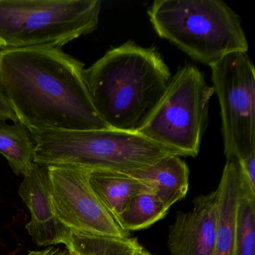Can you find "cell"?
<instances>
[{
    "instance_id": "cell-1",
    "label": "cell",
    "mask_w": 255,
    "mask_h": 255,
    "mask_svg": "<svg viewBox=\"0 0 255 255\" xmlns=\"http://www.w3.org/2000/svg\"><path fill=\"white\" fill-rule=\"evenodd\" d=\"M84 64L62 48L0 50V89L29 132L110 129L97 112Z\"/></svg>"
},
{
    "instance_id": "cell-2",
    "label": "cell",
    "mask_w": 255,
    "mask_h": 255,
    "mask_svg": "<svg viewBox=\"0 0 255 255\" xmlns=\"http://www.w3.org/2000/svg\"><path fill=\"white\" fill-rule=\"evenodd\" d=\"M92 102L109 128L137 132L166 91L171 73L159 52L129 41L85 69Z\"/></svg>"
},
{
    "instance_id": "cell-3",
    "label": "cell",
    "mask_w": 255,
    "mask_h": 255,
    "mask_svg": "<svg viewBox=\"0 0 255 255\" xmlns=\"http://www.w3.org/2000/svg\"><path fill=\"white\" fill-rule=\"evenodd\" d=\"M35 142L34 162L68 165L90 171L128 174L181 153L157 144L138 132L117 129L30 132Z\"/></svg>"
},
{
    "instance_id": "cell-4",
    "label": "cell",
    "mask_w": 255,
    "mask_h": 255,
    "mask_svg": "<svg viewBox=\"0 0 255 255\" xmlns=\"http://www.w3.org/2000/svg\"><path fill=\"white\" fill-rule=\"evenodd\" d=\"M160 38L208 65L249 45L237 14L220 0H156L148 11Z\"/></svg>"
},
{
    "instance_id": "cell-5",
    "label": "cell",
    "mask_w": 255,
    "mask_h": 255,
    "mask_svg": "<svg viewBox=\"0 0 255 255\" xmlns=\"http://www.w3.org/2000/svg\"><path fill=\"white\" fill-rule=\"evenodd\" d=\"M100 0H0V50L63 46L96 30Z\"/></svg>"
},
{
    "instance_id": "cell-6",
    "label": "cell",
    "mask_w": 255,
    "mask_h": 255,
    "mask_svg": "<svg viewBox=\"0 0 255 255\" xmlns=\"http://www.w3.org/2000/svg\"><path fill=\"white\" fill-rule=\"evenodd\" d=\"M213 86L192 65L180 68L138 133L157 144L195 157L208 118Z\"/></svg>"
},
{
    "instance_id": "cell-7",
    "label": "cell",
    "mask_w": 255,
    "mask_h": 255,
    "mask_svg": "<svg viewBox=\"0 0 255 255\" xmlns=\"http://www.w3.org/2000/svg\"><path fill=\"white\" fill-rule=\"evenodd\" d=\"M222 115L227 159L255 153V71L247 53H229L210 65Z\"/></svg>"
},
{
    "instance_id": "cell-8",
    "label": "cell",
    "mask_w": 255,
    "mask_h": 255,
    "mask_svg": "<svg viewBox=\"0 0 255 255\" xmlns=\"http://www.w3.org/2000/svg\"><path fill=\"white\" fill-rule=\"evenodd\" d=\"M48 167L53 212L73 232L127 237L97 197L90 184V171L78 167Z\"/></svg>"
},
{
    "instance_id": "cell-9",
    "label": "cell",
    "mask_w": 255,
    "mask_h": 255,
    "mask_svg": "<svg viewBox=\"0 0 255 255\" xmlns=\"http://www.w3.org/2000/svg\"><path fill=\"white\" fill-rule=\"evenodd\" d=\"M18 194L30 212L26 229L38 246H53L69 240L71 231L64 226L53 212L48 167L32 164L23 174Z\"/></svg>"
},
{
    "instance_id": "cell-10",
    "label": "cell",
    "mask_w": 255,
    "mask_h": 255,
    "mask_svg": "<svg viewBox=\"0 0 255 255\" xmlns=\"http://www.w3.org/2000/svg\"><path fill=\"white\" fill-rule=\"evenodd\" d=\"M218 223V192L201 195L187 212H178L170 228L171 255H213Z\"/></svg>"
},
{
    "instance_id": "cell-11",
    "label": "cell",
    "mask_w": 255,
    "mask_h": 255,
    "mask_svg": "<svg viewBox=\"0 0 255 255\" xmlns=\"http://www.w3.org/2000/svg\"><path fill=\"white\" fill-rule=\"evenodd\" d=\"M237 159H227L218 186V223L213 255H235L237 208L240 195Z\"/></svg>"
},
{
    "instance_id": "cell-12",
    "label": "cell",
    "mask_w": 255,
    "mask_h": 255,
    "mask_svg": "<svg viewBox=\"0 0 255 255\" xmlns=\"http://www.w3.org/2000/svg\"><path fill=\"white\" fill-rule=\"evenodd\" d=\"M127 174L141 182L168 209L184 198L189 190V168L180 156H167Z\"/></svg>"
},
{
    "instance_id": "cell-13",
    "label": "cell",
    "mask_w": 255,
    "mask_h": 255,
    "mask_svg": "<svg viewBox=\"0 0 255 255\" xmlns=\"http://www.w3.org/2000/svg\"><path fill=\"white\" fill-rule=\"evenodd\" d=\"M89 180L98 199L115 221L129 199L144 188L131 176L113 171H92Z\"/></svg>"
},
{
    "instance_id": "cell-14",
    "label": "cell",
    "mask_w": 255,
    "mask_h": 255,
    "mask_svg": "<svg viewBox=\"0 0 255 255\" xmlns=\"http://www.w3.org/2000/svg\"><path fill=\"white\" fill-rule=\"evenodd\" d=\"M35 142L29 129L20 122L0 125V154L17 175H23L34 163Z\"/></svg>"
},
{
    "instance_id": "cell-15",
    "label": "cell",
    "mask_w": 255,
    "mask_h": 255,
    "mask_svg": "<svg viewBox=\"0 0 255 255\" xmlns=\"http://www.w3.org/2000/svg\"><path fill=\"white\" fill-rule=\"evenodd\" d=\"M169 209L144 187L129 199L116 222L125 232L145 229L163 219Z\"/></svg>"
},
{
    "instance_id": "cell-16",
    "label": "cell",
    "mask_w": 255,
    "mask_h": 255,
    "mask_svg": "<svg viewBox=\"0 0 255 255\" xmlns=\"http://www.w3.org/2000/svg\"><path fill=\"white\" fill-rule=\"evenodd\" d=\"M141 247L137 239L71 231L65 248L74 255H135Z\"/></svg>"
},
{
    "instance_id": "cell-17",
    "label": "cell",
    "mask_w": 255,
    "mask_h": 255,
    "mask_svg": "<svg viewBox=\"0 0 255 255\" xmlns=\"http://www.w3.org/2000/svg\"><path fill=\"white\" fill-rule=\"evenodd\" d=\"M255 255V198L242 191L237 208L235 255Z\"/></svg>"
},
{
    "instance_id": "cell-18",
    "label": "cell",
    "mask_w": 255,
    "mask_h": 255,
    "mask_svg": "<svg viewBox=\"0 0 255 255\" xmlns=\"http://www.w3.org/2000/svg\"><path fill=\"white\" fill-rule=\"evenodd\" d=\"M8 121H11L13 123L18 122L6 96L0 89V125L7 123Z\"/></svg>"
},
{
    "instance_id": "cell-19",
    "label": "cell",
    "mask_w": 255,
    "mask_h": 255,
    "mask_svg": "<svg viewBox=\"0 0 255 255\" xmlns=\"http://www.w3.org/2000/svg\"><path fill=\"white\" fill-rule=\"evenodd\" d=\"M71 253L67 249L63 250L61 248L50 246L48 249L41 251H30L26 255H70Z\"/></svg>"
},
{
    "instance_id": "cell-20",
    "label": "cell",
    "mask_w": 255,
    "mask_h": 255,
    "mask_svg": "<svg viewBox=\"0 0 255 255\" xmlns=\"http://www.w3.org/2000/svg\"><path fill=\"white\" fill-rule=\"evenodd\" d=\"M152 255L150 253V252H147V250H145V249H144V248L141 246V248H140L139 250L137 252L136 255Z\"/></svg>"
},
{
    "instance_id": "cell-21",
    "label": "cell",
    "mask_w": 255,
    "mask_h": 255,
    "mask_svg": "<svg viewBox=\"0 0 255 255\" xmlns=\"http://www.w3.org/2000/svg\"><path fill=\"white\" fill-rule=\"evenodd\" d=\"M70 253H71V252H70ZM74 255V254H72V253H71V255Z\"/></svg>"
}]
</instances>
